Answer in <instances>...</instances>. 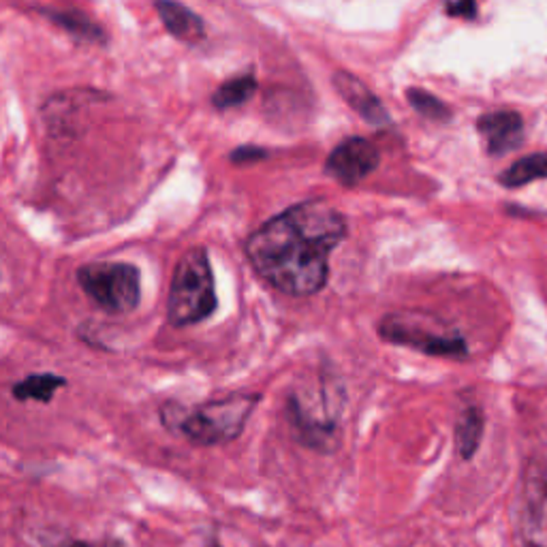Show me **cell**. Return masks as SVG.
<instances>
[{"label":"cell","instance_id":"8992f818","mask_svg":"<svg viewBox=\"0 0 547 547\" xmlns=\"http://www.w3.org/2000/svg\"><path fill=\"white\" fill-rule=\"evenodd\" d=\"M75 280L90 302L111 316L139 308L141 272L128 261H90L75 269Z\"/></svg>","mask_w":547,"mask_h":547},{"label":"cell","instance_id":"7c38bea8","mask_svg":"<svg viewBox=\"0 0 547 547\" xmlns=\"http://www.w3.org/2000/svg\"><path fill=\"white\" fill-rule=\"evenodd\" d=\"M486 432V415L481 410L479 404H467L460 410L456 420L454 428V440H456V451L460 454L462 460H473L477 454L481 440H484Z\"/></svg>","mask_w":547,"mask_h":547},{"label":"cell","instance_id":"5bb4252c","mask_svg":"<svg viewBox=\"0 0 547 547\" xmlns=\"http://www.w3.org/2000/svg\"><path fill=\"white\" fill-rule=\"evenodd\" d=\"M43 14L47 15V20L54 22L58 28H62V31L73 34V37L86 41V43L103 45L105 41H108L103 28L99 26L97 22H92L86 14H81V11H75V9L56 11L54 9V11H43Z\"/></svg>","mask_w":547,"mask_h":547},{"label":"cell","instance_id":"ffe728a7","mask_svg":"<svg viewBox=\"0 0 547 547\" xmlns=\"http://www.w3.org/2000/svg\"><path fill=\"white\" fill-rule=\"evenodd\" d=\"M43 547H105L103 543H90V541L81 539H61V541H47Z\"/></svg>","mask_w":547,"mask_h":547},{"label":"cell","instance_id":"ac0fdd59","mask_svg":"<svg viewBox=\"0 0 547 547\" xmlns=\"http://www.w3.org/2000/svg\"><path fill=\"white\" fill-rule=\"evenodd\" d=\"M447 14L464 17V20H475V17H477V0H454V3L447 7Z\"/></svg>","mask_w":547,"mask_h":547},{"label":"cell","instance_id":"3957f363","mask_svg":"<svg viewBox=\"0 0 547 547\" xmlns=\"http://www.w3.org/2000/svg\"><path fill=\"white\" fill-rule=\"evenodd\" d=\"M344 385L336 379V374L321 373L316 391H306L299 387L293 390L287 396L285 417L299 445L323 456L336 454L343 445L340 415L344 410Z\"/></svg>","mask_w":547,"mask_h":547},{"label":"cell","instance_id":"d6986e66","mask_svg":"<svg viewBox=\"0 0 547 547\" xmlns=\"http://www.w3.org/2000/svg\"><path fill=\"white\" fill-rule=\"evenodd\" d=\"M268 152L261 148H255V146H244V148H238L231 152V161L233 163H252L259 161V158H266Z\"/></svg>","mask_w":547,"mask_h":547},{"label":"cell","instance_id":"9c48e42d","mask_svg":"<svg viewBox=\"0 0 547 547\" xmlns=\"http://www.w3.org/2000/svg\"><path fill=\"white\" fill-rule=\"evenodd\" d=\"M332 81L340 97H343L344 101L363 118V120L374 127L391 125V118L387 114V109L381 105L379 99L374 97V92L370 90L362 80H357L355 75L346 73V71H336Z\"/></svg>","mask_w":547,"mask_h":547},{"label":"cell","instance_id":"277c9868","mask_svg":"<svg viewBox=\"0 0 547 547\" xmlns=\"http://www.w3.org/2000/svg\"><path fill=\"white\" fill-rule=\"evenodd\" d=\"M219 308L216 278L203 246H193L175 263L167 296L169 325L184 329L208 321Z\"/></svg>","mask_w":547,"mask_h":547},{"label":"cell","instance_id":"6da1fadb","mask_svg":"<svg viewBox=\"0 0 547 547\" xmlns=\"http://www.w3.org/2000/svg\"><path fill=\"white\" fill-rule=\"evenodd\" d=\"M346 233L343 212L313 199L263 222L249 235L244 252L252 269L276 291L310 297L325 289L329 259Z\"/></svg>","mask_w":547,"mask_h":547},{"label":"cell","instance_id":"9a60e30c","mask_svg":"<svg viewBox=\"0 0 547 547\" xmlns=\"http://www.w3.org/2000/svg\"><path fill=\"white\" fill-rule=\"evenodd\" d=\"M534 180H547V152L520 158L501 175V184L507 188L526 186Z\"/></svg>","mask_w":547,"mask_h":547},{"label":"cell","instance_id":"5b68a950","mask_svg":"<svg viewBox=\"0 0 547 547\" xmlns=\"http://www.w3.org/2000/svg\"><path fill=\"white\" fill-rule=\"evenodd\" d=\"M379 336L383 343L420 351L423 355L445 360H468L467 338L449 323L421 310H396L379 321Z\"/></svg>","mask_w":547,"mask_h":547},{"label":"cell","instance_id":"7a4b0ae2","mask_svg":"<svg viewBox=\"0 0 547 547\" xmlns=\"http://www.w3.org/2000/svg\"><path fill=\"white\" fill-rule=\"evenodd\" d=\"M261 402V393L235 391L229 396L208 400L197 407L165 402L158 417L165 430L182 434L195 447H219L242 437L244 428Z\"/></svg>","mask_w":547,"mask_h":547},{"label":"cell","instance_id":"52a82bcc","mask_svg":"<svg viewBox=\"0 0 547 547\" xmlns=\"http://www.w3.org/2000/svg\"><path fill=\"white\" fill-rule=\"evenodd\" d=\"M379 150L373 141L351 137L334 148L325 163V172L343 186H355L379 167Z\"/></svg>","mask_w":547,"mask_h":547},{"label":"cell","instance_id":"ba28073f","mask_svg":"<svg viewBox=\"0 0 547 547\" xmlns=\"http://www.w3.org/2000/svg\"><path fill=\"white\" fill-rule=\"evenodd\" d=\"M479 133L486 139L487 152L494 156L507 155V152L520 148L524 141V120L517 111L498 109L479 118Z\"/></svg>","mask_w":547,"mask_h":547},{"label":"cell","instance_id":"2e32d148","mask_svg":"<svg viewBox=\"0 0 547 547\" xmlns=\"http://www.w3.org/2000/svg\"><path fill=\"white\" fill-rule=\"evenodd\" d=\"M257 90V80L252 75H240L222 84L219 90L212 94V103L216 109H231L244 105Z\"/></svg>","mask_w":547,"mask_h":547},{"label":"cell","instance_id":"e0dca14e","mask_svg":"<svg viewBox=\"0 0 547 547\" xmlns=\"http://www.w3.org/2000/svg\"><path fill=\"white\" fill-rule=\"evenodd\" d=\"M409 103L413 105L415 111H420L423 118H430V120L445 122L451 118V109L440 101L439 97H434L432 92L423 90V88H410L407 92Z\"/></svg>","mask_w":547,"mask_h":547},{"label":"cell","instance_id":"8fae6325","mask_svg":"<svg viewBox=\"0 0 547 547\" xmlns=\"http://www.w3.org/2000/svg\"><path fill=\"white\" fill-rule=\"evenodd\" d=\"M522 539L528 547H547V481L528 496L520 520Z\"/></svg>","mask_w":547,"mask_h":547},{"label":"cell","instance_id":"4fadbf2b","mask_svg":"<svg viewBox=\"0 0 547 547\" xmlns=\"http://www.w3.org/2000/svg\"><path fill=\"white\" fill-rule=\"evenodd\" d=\"M67 379L56 373H34L24 376L11 387V396L17 402H39V404H52L56 393L67 387Z\"/></svg>","mask_w":547,"mask_h":547},{"label":"cell","instance_id":"30bf717a","mask_svg":"<svg viewBox=\"0 0 547 547\" xmlns=\"http://www.w3.org/2000/svg\"><path fill=\"white\" fill-rule=\"evenodd\" d=\"M156 14L161 17L163 26L167 28L169 34L175 39L184 41V43H202L205 39V26L195 11H191L186 5L178 0H156L155 3Z\"/></svg>","mask_w":547,"mask_h":547}]
</instances>
